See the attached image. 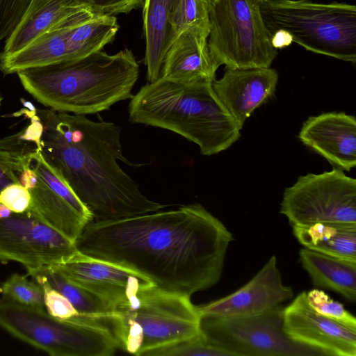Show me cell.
<instances>
[{"label": "cell", "mask_w": 356, "mask_h": 356, "mask_svg": "<svg viewBox=\"0 0 356 356\" xmlns=\"http://www.w3.org/2000/svg\"><path fill=\"white\" fill-rule=\"evenodd\" d=\"M280 305L261 314L232 317H202L201 331L227 356L321 355L292 341L283 328Z\"/></svg>", "instance_id": "cell-9"}, {"label": "cell", "mask_w": 356, "mask_h": 356, "mask_svg": "<svg viewBox=\"0 0 356 356\" xmlns=\"http://www.w3.org/2000/svg\"><path fill=\"white\" fill-rule=\"evenodd\" d=\"M3 298L13 302L38 309H45L44 292L41 286L26 276L13 274L0 285Z\"/></svg>", "instance_id": "cell-25"}, {"label": "cell", "mask_w": 356, "mask_h": 356, "mask_svg": "<svg viewBox=\"0 0 356 356\" xmlns=\"http://www.w3.org/2000/svg\"><path fill=\"white\" fill-rule=\"evenodd\" d=\"M51 266L99 296L115 311L127 307L141 291L155 286L143 275L78 250L67 260Z\"/></svg>", "instance_id": "cell-13"}, {"label": "cell", "mask_w": 356, "mask_h": 356, "mask_svg": "<svg viewBox=\"0 0 356 356\" xmlns=\"http://www.w3.org/2000/svg\"><path fill=\"white\" fill-rule=\"evenodd\" d=\"M232 234L200 204L91 221L76 241L88 256L143 275L162 291L191 297L222 275Z\"/></svg>", "instance_id": "cell-1"}, {"label": "cell", "mask_w": 356, "mask_h": 356, "mask_svg": "<svg viewBox=\"0 0 356 356\" xmlns=\"http://www.w3.org/2000/svg\"><path fill=\"white\" fill-rule=\"evenodd\" d=\"M13 212L5 204L0 203V219L9 217Z\"/></svg>", "instance_id": "cell-36"}, {"label": "cell", "mask_w": 356, "mask_h": 356, "mask_svg": "<svg viewBox=\"0 0 356 356\" xmlns=\"http://www.w3.org/2000/svg\"><path fill=\"white\" fill-rule=\"evenodd\" d=\"M0 327L53 356H110L117 341L109 327L79 314L57 319L46 309L0 299Z\"/></svg>", "instance_id": "cell-7"}, {"label": "cell", "mask_w": 356, "mask_h": 356, "mask_svg": "<svg viewBox=\"0 0 356 356\" xmlns=\"http://www.w3.org/2000/svg\"><path fill=\"white\" fill-rule=\"evenodd\" d=\"M30 166L37 175L29 209L73 242L85 227L93 220L88 208L80 200L60 173L38 149L32 155Z\"/></svg>", "instance_id": "cell-12"}, {"label": "cell", "mask_w": 356, "mask_h": 356, "mask_svg": "<svg viewBox=\"0 0 356 356\" xmlns=\"http://www.w3.org/2000/svg\"><path fill=\"white\" fill-rule=\"evenodd\" d=\"M209 4L216 3L218 0H207Z\"/></svg>", "instance_id": "cell-37"}, {"label": "cell", "mask_w": 356, "mask_h": 356, "mask_svg": "<svg viewBox=\"0 0 356 356\" xmlns=\"http://www.w3.org/2000/svg\"><path fill=\"white\" fill-rule=\"evenodd\" d=\"M144 356H227L204 337L202 331L198 335L158 348L146 353Z\"/></svg>", "instance_id": "cell-27"}, {"label": "cell", "mask_w": 356, "mask_h": 356, "mask_svg": "<svg viewBox=\"0 0 356 356\" xmlns=\"http://www.w3.org/2000/svg\"><path fill=\"white\" fill-rule=\"evenodd\" d=\"M76 251L74 242L29 209L0 219V261L34 268L62 263Z\"/></svg>", "instance_id": "cell-11"}, {"label": "cell", "mask_w": 356, "mask_h": 356, "mask_svg": "<svg viewBox=\"0 0 356 356\" xmlns=\"http://www.w3.org/2000/svg\"><path fill=\"white\" fill-rule=\"evenodd\" d=\"M31 201L30 191L19 183L11 184L0 191V203L5 204L13 213L26 211Z\"/></svg>", "instance_id": "cell-33"}, {"label": "cell", "mask_w": 356, "mask_h": 356, "mask_svg": "<svg viewBox=\"0 0 356 356\" xmlns=\"http://www.w3.org/2000/svg\"><path fill=\"white\" fill-rule=\"evenodd\" d=\"M17 74L24 88L42 104L54 111L86 115L131 99L139 65L128 49L113 55L101 50Z\"/></svg>", "instance_id": "cell-3"}, {"label": "cell", "mask_w": 356, "mask_h": 356, "mask_svg": "<svg viewBox=\"0 0 356 356\" xmlns=\"http://www.w3.org/2000/svg\"><path fill=\"white\" fill-rule=\"evenodd\" d=\"M26 270L28 274L34 273L41 275L51 288L72 304L79 315L98 321L111 330L115 311L99 296L72 282L51 266L28 268Z\"/></svg>", "instance_id": "cell-23"}, {"label": "cell", "mask_w": 356, "mask_h": 356, "mask_svg": "<svg viewBox=\"0 0 356 356\" xmlns=\"http://www.w3.org/2000/svg\"><path fill=\"white\" fill-rule=\"evenodd\" d=\"M291 226L294 236L304 248L356 260V224L319 222Z\"/></svg>", "instance_id": "cell-22"}, {"label": "cell", "mask_w": 356, "mask_h": 356, "mask_svg": "<svg viewBox=\"0 0 356 356\" xmlns=\"http://www.w3.org/2000/svg\"><path fill=\"white\" fill-rule=\"evenodd\" d=\"M28 275L42 288L45 309L49 314L62 321L79 314L72 304L63 295L51 288L41 275L34 273Z\"/></svg>", "instance_id": "cell-29"}, {"label": "cell", "mask_w": 356, "mask_h": 356, "mask_svg": "<svg viewBox=\"0 0 356 356\" xmlns=\"http://www.w3.org/2000/svg\"><path fill=\"white\" fill-rule=\"evenodd\" d=\"M43 124L42 154L64 177L92 216L115 220L156 211L165 206L145 196L122 168L121 127L84 115L36 110Z\"/></svg>", "instance_id": "cell-2"}, {"label": "cell", "mask_w": 356, "mask_h": 356, "mask_svg": "<svg viewBox=\"0 0 356 356\" xmlns=\"http://www.w3.org/2000/svg\"><path fill=\"white\" fill-rule=\"evenodd\" d=\"M145 0H75L76 5L96 16L129 13L143 6Z\"/></svg>", "instance_id": "cell-30"}, {"label": "cell", "mask_w": 356, "mask_h": 356, "mask_svg": "<svg viewBox=\"0 0 356 356\" xmlns=\"http://www.w3.org/2000/svg\"><path fill=\"white\" fill-rule=\"evenodd\" d=\"M264 21L273 35L284 31L305 49L355 64L356 7L346 3L264 0Z\"/></svg>", "instance_id": "cell-6"}, {"label": "cell", "mask_w": 356, "mask_h": 356, "mask_svg": "<svg viewBox=\"0 0 356 356\" xmlns=\"http://www.w3.org/2000/svg\"><path fill=\"white\" fill-rule=\"evenodd\" d=\"M278 73L270 67L225 68L224 74L212 83L217 96L243 127L253 111L275 92Z\"/></svg>", "instance_id": "cell-17"}, {"label": "cell", "mask_w": 356, "mask_h": 356, "mask_svg": "<svg viewBox=\"0 0 356 356\" xmlns=\"http://www.w3.org/2000/svg\"><path fill=\"white\" fill-rule=\"evenodd\" d=\"M298 138L334 167L350 171L356 165V119L343 112L309 117Z\"/></svg>", "instance_id": "cell-16"}, {"label": "cell", "mask_w": 356, "mask_h": 356, "mask_svg": "<svg viewBox=\"0 0 356 356\" xmlns=\"http://www.w3.org/2000/svg\"><path fill=\"white\" fill-rule=\"evenodd\" d=\"M210 24L193 26L180 33L163 58L160 77L213 82L220 67L208 47Z\"/></svg>", "instance_id": "cell-18"}, {"label": "cell", "mask_w": 356, "mask_h": 356, "mask_svg": "<svg viewBox=\"0 0 356 356\" xmlns=\"http://www.w3.org/2000/svg\"><path fill=\"white\" fill-rule=\"evenodd\" d=\"M213 82L159 77L132 96L129 121L169 130L195 143L204 156L230 147L242 127L215 92Z\"/></svg>", "instance_id": "cell-4"}, {"label": "cell", "mask_w": 356, "mask_h": 356, "mask_svg": "<svg viewBox=\"0 0 356 356\" xmlns=\"http://www.w3.org/2000/svg\"><path fill=\"white\" fill-rule=\"evenodd\" d=\"M283 328L292 341L321 355L356 356V332L316 311L305 291L284 307Z\"/></svg>", "instance_id": "cell-14"}, {"label": "cell", "mask_w": 356, "mask_h": 356, "mask_svg": "<svg viewBox=\"0 0 356 356\" xmlns=\"http://www.w3.org/2000/svg\"><path fill=\"white\" fill-rule=\"evenodd\" d=\"M308 302L318 312L339 323L346 328L356 332V318L346 310L343 305L332 299L320 289H313L307 293Z\"/></svg>", "instance_id": "cell-28"}, {"label": "cell", "mask_w": 356, "mask_h": 356, "mask_svg": "<svg viewBox=\"0 0 356 356\" xmlns=\"http://www.w3.org/2000/svg\"><path fill=\"white\" fill-rule=\"evenodd\" d=\"M280 213L291 225L319 222L356 224V179L336 167L300 176L285 188Z\"/></svg>", "instance_id": "cell-10"}, {"label": "cell", "mask_w": 356, "mask_h": 356, "mask_svg": "<svg viewBox=\"0 0 356 356\" xmlns=\"http://www.w3.org/2000/svg\"><path fill=\"white\" fill-rule=\"evenodd\" d=\"M33 0H0V40L17 27Z\"/></svg>", "instance_id": "cell-31"}, {"label": "cell", "mask_w": 356, "mask_h": 356, "mask_svg": "<svg viewBox=\"0 0 356 356\" xmlns=\"http://www.w3.org/2000/svg\"><path fill=\"white\" fill-rule=\"evenodd\" d=\"M209 9L207 0H179L170 19L175 40L193 26L209 23Z\"/></svg>", "instance_id": "cell-26"}, {"label": "cell", "mask_w": 356, "mask_h": 356, "mask_svg": "<svg viewBox=\"0 0 356 356\" xmlns=\"http://www.w3.org/2000/svg\"><path fill=\"white\" fill-rule=\"evenodd\" d=\"M291 42V35L284 31H277L272 35V42L277 49L289 45Z\"/></svg>", "instance_id": "cell-35"}, {"label": "cell", "mask_w": 356, "mask_h": 356, "mask_svg": "<svg viewBox=\"0 0 356 356\" xmlns=\"http://www.w3.org/2000/svg\"><path fill=\"white\" fill-rule=\"evenodd\" d=\"M118 29L113 15L93 16L73 24L67 32L68 60L101 51L112 42Z\"/></svg>", "instance_id": "cell-24"}, {"label": "cell", "mask_w": 356, "mask_h": 356, "mask_svg": "<svg viewBox=\"0 0 356 356\" xmlns=\"http://www.w3.org/2000/svg\"><path fill=\"white\" fill-rule=\"evenodd\" d=\"M300 262L314 286L329 289L350 302L356 300V260L339 258L302 248Z\"/></svg>", "instance_id": "cell-21"}, {"label": "cell", "mask_w": 356, "mask_h": 356, "mask_svg": "<svg viewBox=\"0 0 356 356\" xmlns=\"http://www.w3.org/2000/svg\"><path fill=\"white\" fill-rule=\"evenodd\" d=\"M2 101H3V97H2L1 95L0 94V108L1 106Z\"/></svg>", "instance_id": "cell-38"}, {"label": "cell", "mask_w": 356, "mask_h": 356, "mask_svg": "<svg viewBox=\"0 0 356 356\" xmlns=\"http://www.w3.org/2000/svg\"><path fill=\"white\" fill-rule=\"evenodd\" d=\"M29 166L0 146V191L11 184L19 183L21 172Z\"/></svg>", "instance_id": "cell-32"}, {"label": "cell", "mask_w": 356, "mask_h": 356, "mask_svg": "<svg viewBox=\"0 0 356 356\" xmlns=\"http://www.w3.org/2000/svg\"><path fill=\"white\" fill-rule=\"evenodd\" d=\"M178 1H144L143 19L146 42L145 64L149 83L160 77L163 58L175 40L170 19Z\"/></svg>", "instance_id": "cell-20"}, {"label": "cell", "mask_w": 356, "mask_h": 356, "mask_svg": "<svg viewBox=\"0 0 356 356\" xmlns=\"http://www.w3.org/2000/svg\"><path fill=\"white\" fill-rule=\"evenodd\" d=\"M202 316L191 297L152 286L117 309L111 330L118 348L135 355L194 337Z\"/></svg>", "instance_id": "cell-5"}, {"label": "cell", "mask_w": 356, "mask_h": 356, "mask_svg": "<svg viewBox=\"0 0 356 356\" xmlns=\"http://www.w3.org/2000/svg\"><path fill=\"white\" fill-rule=\"evenodd\" d=\"M293 296L291 287L282 282L277 258L273 255L245 285L197 308L202 318L254 315L280 306Z\"/></svg>", "instance_id": "cell-15"}, {"label": "cell", "mask_w": 356, "mask_h": 356, "mask_svg": "<svg viewBox=\"0 0 356 356\" xmlns=\"http://www.w3.org/2000/svg\"><path fill=\"white\" fill-rule=\"evenodd\" d=\"M81 10L75 0H33L8 37L1 54L10 55L20 51L51 27Z\"/></svg>", "instance_id": "cell-19"}, {"label": "cell", "mask_w": 356, "mask_h": 356, "mask_svg": "<svg viewBox=\"0 0 356 356\" xmlns=\"http://www.w3.org/2000/svg\"><path fill=\"white\" fill-rule=\"evenodd\" d=\"M264 0H218L210 4L208 47L219 66L270 67L278 54L261 13Z\"/></svg>", "instance_id": "cell-8"}, {"label": "cell", "mask_w": 356, "mask_h": 356, "mask_svg": "<svg viewBox=\"0 0 356 356\" xmlns=\"http://www.w3.org/2000/svg\"><path fill=\"white\" fill-rule=\"evenodd\" d=\"M37 180V175L31 166L25 168L19 175V183L28 190L35 188Z\"/></svg>", "instance_id": "cell-34"}]
</instances>
